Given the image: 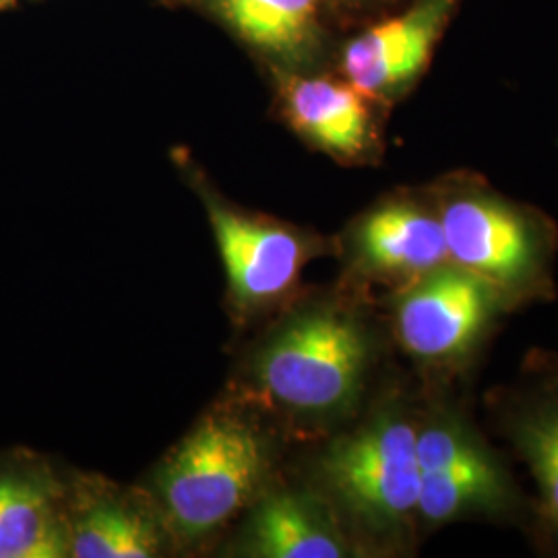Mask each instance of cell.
Listing matches in <instances>:
<instances>
[{
  "instance_id": "1",
  "label": "cell",
  "mask_w": 558,
  "mask_h": 558,
  "mask_svg": "<svg viewBox=\"0 0 558 558\" xmlns=\"http://www.w3.org/2000/svg\"><path fill=\"white\" fill-rule=\"evenodd\" d=\"M428 195L439 211L449 263L486 281L507 306L550 288L555 234L538 211L465 172L440 179Z\"/></svg>"
},
{
  "instance_id": "2",
  "label": "cell",
  "mask_w": 558,
  "mask_h": 558,
  "mask_svg": "<svg viewBox=\"0 0 558 558\" xmlns=\"http://www.w3.org/2000/svg\"><path fill=\"white\" fill-rule=\"evenodd\" d=\"M416 426L405 408L389 403L320 458L327 497L368 538L403 542L418 525Z\"/></svg>"
},
{
  "instance_id": "3",
  "label": "cell",
  "mask_w": 558,
  "mask_h": 558,
  "mask_svg": "<svg viewBox=\"0 0 558 558\" xmlns=\"http://www.w3.org/2000/svg\"><path fill=\"white\" fill-rule=\"evenodd\" d=\"M373 359L366 325L341 306H315L288 320L255 362L263 396L283 412L331 420L350 412Z\"/></svg>"
},
{
  "instance_id": "4",
  "label": "cell",
  "mask_w": 558,
  "mask_h": 558,
  "mask_svg": "<svg viewBox=\"0 0 558 558\" xmlns=\"http://www.w3.org/2000/svg\"><path fill=\"white\" fill-rule=\"evenodd\" d=\"M265 470V442L248 422L209 416L161 465L166 518L180 538H205L253 499Z\"/></svg>"
},
{
  "instance_id": "5",
  "label": "cell",
  "mask_w": 558,
  "mask_h": 558,
  "mask_svg": "<svg viewBox=\"0 0 558 558\" xmlns=\"http://www.w3.org/2000/svg\"><path fill=\"white\" fill-rule=\"evenodd\" d=\"M505 300L482 279L453 263L403 286L396 302V333L401 348L424 364L447 366L468 359Z\"/></svg>"
},
{
  "instance_id": "6",
  "label": "cell",
  "mask_w": 558,
  "mask_h": 558,
  "mask_svg": "<svg viewBox=\"0 0 558 558\" xmlns=\"http://www.w3.org/2000/svg\"><path fill=\"white\" fill-rule=\"evenodd\" d=\"M461 0H410L341 52V77L373 101L403 98L426 73Z\"/></svg>"
},
{
  "instance_id": "7",
  "label": "cell",
  "mask_w": 558,
  "mask_h": 558,
  "mask_svg": "<svg viewBox=\"0 0 558 558\" xmlns=\"http://www.w3.org/2000/svg\"><path fill=\"white\" fill-rule=\"evenodd\" d=\"M205 205L230 294L242 311H260L286 299L296 288L304 265L319 255L315 239L296 228L248 216L207 197Z\"/></svg>"
},
{
  "instance_id": "8",
  "label": "cell",
  "mask_w": 558,
  "mask_h": 558,
  "mask_svg": "<svg viewBox=\"0 0 558 558\" xmlns=\"http://www.w3.org/2000/svg\"><path fill=\"white\" fill-rule=\"evenodd\" d=\"M352 259L368 278L408 286L449 263L430 199L396 197L364 214L350 234Z\"/></svg>"
},
{
  "instance_id": "9",
  "label": "cell",
  "mask_w": 558,
  "mask_h": 558,
  "mask_svg": "<svg viewBox=\"0 0 558 558\" xmlns=\"http://www.w3.org/2000/svg\"><path fill=\"white\" fill-rule=\"evenodd\" d=\"M281 100L292 129L313 147L339 161H360L377 149L373 100L348 83L327 75H288Z\"/></svg>"
},
{
  "instance_id": "10",
  "label": "cell",
  "mask_w": 558,
  "mask_h": 558,
  "mask_svg": "<svg viewBox=\"0 0 558 558\" xmlns=\"http://www.w3.org/2000/svg\"><path fill=\"white\" fill-rule=\"evenodd\" d=\"M246 548L263 558H341L352 550L331 505L300 490L260 500L248 521Z\"/></svg>"
},
{
  "instance_id": "11",
  "label": "cell",
  "mask_w": 558,
  "mask_h": 558,
  "mask_svg": "<svg viewBox=\"0 0 558 558\" xmlns=\"http://www.w3.org/2000/svg\"><path fill=\"white\" fill-rule=\"evenodd\" d=\"M69 557V523L54 482L36 470H0V558Z\"/></svg>"
},
{
  "instance_id": "12",
  "label": "cell",
  "mask_w": 558,
  "mask_h": 558,
  "mask_svg": "<svg viewBox=\"0 0 558 558\" xmlns=\"http://www.w3.org/2000/svg\"><path fill=\"white\" fill-rule=\"evenodd\" d=\"M518 505V488L500 459L470 470L420 476L418 525L424 530L463 519L507 518Z\"/></svg>"
},
{
  "instance_id": "13",
  "label": "cell",
  "mask_w": 558,
  "mask_h": 558,
  "mask_svg": "<svg viewBox=\"0 0 558 558\" xmlns=\"http://www.w3.org/2000/svg\"><path fill=\"white\" fill-rule=\"evenodd\" d=\"M327 0H218V11L242 40L263 52L304 62L323 40V4Z\"/></svg>"
},
{
  "instance_id": "14",
  "label": "cell",
  "mask_w": 558,
  "mask_h": 558,
  "mask_svg": "<svg viewBox=\"0 0 558 558\" xmlns=\"http://www.w3.org/2000/svg\"><path fill=\"white\" fill-rule=\"evenodd\" d=\"M160 553V534L149 518L120 500L87 502L69 527V557L149 558Z\"/></svg>"
},
{
  "instance_id": "15",
  "label": "cell",
  "mask_w": 558,
  "mask_h": 558,
  "mask_svg": "<svg viewBox=\"0 0 558 558\" xmlns=\"http://www.w3.org/2000/svg\"><path fill=\"white\" fill-rule=\"evenodd\" d=\"M507 433L536 480L539 518L558 536V387L518 405Z\"/></svg>"
},
{
  "instance_id": "16",
  "label": "cell",
  "mask_w": 558,
  "mask_h": 558,
  "mask_svg": "<svg viewBox=\"0 0 558 558\" xmlns=\"http://www.w3.org/2000/svg\"><path fill=\"white\" fill-rule=\"evenodd\" d=\"M338 4H345V7H354V9H377V7H389V4H398L403 0H331ZM410 2V0H408Z\"/></svg>"
}]
</instances>
